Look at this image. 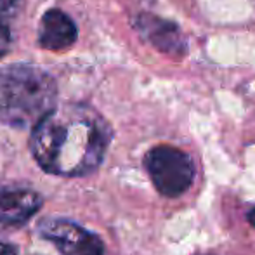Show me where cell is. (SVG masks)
Returning <instances> with one entry per match:
<instances>
[{"label": "cell", "instance_id": "6da1fadb", "mask_svg": "<svg viewBox=\"0 0 255 255\" xmlns=\"http://www.w3.org/2000/svg\"><path fill=\"white\" fill-rule=\"evenodd\" d=\"M113 130L89 104L54 106L33 127L30 149L45 172L61 177H84L103 163Z\"/></svg>", "mask_w": 255, "mask_h": 255}, {"label": "cell", "instance_id": "7a4b0ae2", "mask_svg": "<svg viewBox=\"0 0 255 255\" xmlns=\"http://www.w3.org/2000/svg\"><path fill=\"white\" fill-rule=\"evenodd\" d=\"M57 87L49 73L31 64L0 70V124L35 127L56 106Z\"/></svg>", "mask_w": 255, "mask_h": 255}, {"label": "cell", "instance_id": "3957f363", "mask_svg": "<svg viewBox=\"0 0 255 255\" xmlns=\"http://www.w3.org/2000/svg\"><path fill=\"white\" fill-rule=\"evenodd\" d=\"M144 167L161 196L177 198L191 188L196 175L193 158L174 146H154L144 156Z\"/></svg>", "mask_w": 255, "mask_h": 255}, {"label": "cell", "instance_id": "277c9868", "mask_svg": "<svg viewBox=\"0 0 255 255\" xmlns=\"http://www.w3.org/2000/svg\"><path fill=\"white\" fill-rule=\"evenodd\" d=\"M38 233L63 255H104V245L96 233L66 219H45Z\"/></svg>", "mask_w": 255, "mask_h": 255}, {"label": "cell", "instance_id": "5b68a950", "mask_svg": "<svg viewBox=\"0 0 255 255\" xmlns=\"http://www.w3.org/2000/svg\"><path fill=\"white\" fill-rule=\"evenodd\" d=\"M134 26L141 33V37L160 52L174 57H184L188 54L184 35L172 21L142 12L134 19Z\"/></svg>", "mask_w": 255, "mask_h": 255}, {"label": "cell", "instance_id": "8992f818", "mask_svg": "<svg viewBox=\"0 0 255 255\" xmlns=\"http://www.w3.org/2000/svg\"><path fill=\"white\" fill-rule=\"evenodd\" d=\"M42 196L28 188H0V224L23 226L42 208Z\"/></svg>", "mask_w": 255, "mask_h": 255}, {"label": "cell", "instance_id": "52a82bcc", "mask_svg": "<svg viewBox=\"0 0 255 255\" xmlns=\"http://www.w3.org/2000/svg\"><path fill=\"white\" fill-rule=\"evenodd\" d=\"M78 37L77 26L66 12L51 9L42 16L38 44L47 51H63L75 44Z\"/></svg>", "mask_w": 255, "mask_h": 255}, {"label": "cell", "instance_id": "ba28073f", "mask_svg": "<svg viewBox=\"0 0 255 255\" xmlns=\"http://www.w3.org/2000/svg\"><path fill=\"white\" fill-rule=\"evenodd\" d=\"M10 49V31L7 24L0 19V57H3Z\"/></svg>", "mask_w": 255, "mask_h": 255}, {"label": "cell", "instance_id": "9c48e42d", "mask_svg": "<svg viewBox=\"0 0 255 255\" xmlns=\"http://www.w3.org/2000/svg\"><path fill=\"white\" fill-rule=\"evenodd\" d=\"M0 255H19L16 250V247L9 245L5 242H0Z\"/></svg>", "mask_w": 255, "mask_h": 255}, {"label": "cell", "instance_id": "30bf717a", "mask_svg": "<svg viewBox=\"0 0 255 255\" xmlns=\"http://www.w3.org/2000/svg\"><path fill=\"white\" fill-rule=\"evenodd\" d=\"M17 0H0V10H9Z\"/></svg>", "mask_w": 255, "mask_h": 255}, {"label": "cell", "instance_id": "8fae6325", "mask_svg": "<svg viewBox=\"0 0 255 255\" xmlns=\"http://www.w3.org/2000/svg\"><path fill=\"white\" fill-rule=\"evenodd\" d=\"M247 219H249V222L255 228V207H252L249 210V214H247Z\"/></svg>", "mask_w": 255, "mask_h": 255}]
</instances>
